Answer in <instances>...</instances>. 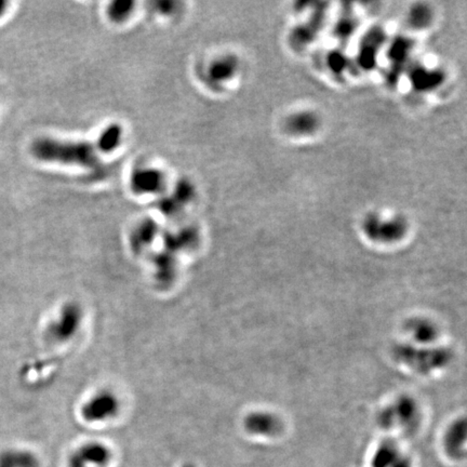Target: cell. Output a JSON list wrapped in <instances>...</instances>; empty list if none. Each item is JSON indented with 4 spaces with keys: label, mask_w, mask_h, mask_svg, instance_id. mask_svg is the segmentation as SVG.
Returning <instances> with one entry per match:
<instances>
[{
    "label": "cell",
    "mask_w": 467,
    "mask_h": 467,
    "mask_svg": "<svg viewBox=\"0 0 467 467\" xmlns=\"http://www.w3.org/2000/svg\"><path fill=\"white\" fill-rule=\"evenodd\" d=\"M33 154L43 161L78 163L89 168H98V160L89 144H65L43 139L33 145Z\"/></svg>",
    "instance_id": "obj_1"
},
{
    "label": "cell",
    "mask_w": 467,
    "mask_h": 467,
    "mask_svg": "<svg viewBox=\"0 0 467 467\" xmlns=\"http://www.w3.org/2000/svg\"><path fill=\"white\" fill-rule=\"evenodd\" d=\"M395 355L400 361L405 362L420 374H429L443 368L449 361V355L443 349H416V347H397Z\"/></svg>",
    "instance_id": "obj_2"
},
{
    "label": "cell",
    "mask_w": 467,
    "mask_h": 467,
    "mask_svg": "<svg viewBox=\"0 0 467 467\" xmlns=\"http://www.w3.org/2000/svg\"><path fill=\"white\" fill-rule=\"evenodd\" d=\"M119 404L116 396L111 391H101L90 398L83 405V416L89 422L110 420L118 411Z\"/></svg>",
    "instance_id": "obj_3"
},
{
    "label": "cell",
    "mask_w": 467,
    "mask_h": 467,
    "mask_svg": "<svg viewBox=\"0 0 467 467\" xmlns=\"http://www.w3.org/2000/svg\"><path fill=\"white\" fill-rule=\"evenodd\" d=\"M56 320L49 328L52 339L58 342L68 340L81 326V311L75 305H70L63 309Z\"/></svg>",
    "instance_id": "obj_4"
},
{
    "label": "cell",
    "mask_w": 467,
    "mask_h": 467,
    "mask_svg": "<svg viewBox=\"0 0 467 467\" xmlns=\"http://www.w3.org/2000/svg\"><path fill=\"white\" fill-rule=\"evenodd\" d=\"M366 235L370 238L379 242H395L400 240L405 232V225L398 220H391V221H384V220L372 219L366 222Z\"/></svg>",
    "instance_id": "obj_5"
},
{
    "label": "cell",
    "mask_w": 467,
    "mask_h": 467,
    "mask_svg": "<svg viewBox=\"0 0 467 467\" xmlns=\"http://www.w3.org/2000/svg\"><path fill=\"white\" fill-rule=\"evenodd\" d=\"M418 416V408L414 400H398L395 405L391 406L384 414V423L389 426L407 427L408 425H414Z\"/></svg>",
    "instance_id": "obj_6"
},
{
    "label": "cell",
    "mask_w": 467,
    "mask_h": 467,
    "mask_svg": "<svg viewBox=\"0 0 467 467\" xmlns=\"http://www.w3.org/2000/svg\"><path fill=\"white\" fill-rule=\"evenodd\" d=\"M246 428L250 433L260 436H275L282 428V423L277 416L267 412H255L246 419Z\"/></svg>",
    "instance_id": "obj_7"
},
{
    "label": "cell",
    "mask_w": 467,
    "mask_h": 467,
    "mask_svg": "<svg viewBox=\"0 0 467 467\" xmlns=\"http://www.w3.org/2000/svg\"><path fill=\"white\" fill-rule=\"evenodd\" d=\"M408 334L422 347H429L437 340L438 328L431 320L426 318H414L406 324Z\"/></svg>",
    "instance_id": "obj_8"
},
{
    "label": "cell",
    "mask_w": 467,
    "mask_h": 467,
    "mask_svg": "<svg viewBox=\"0 0 467 467\" xmlns=\"http://www.w3.org/2000/svg\"><path fill=\"white\" fill-rule=\"evenodd\" d=\"M372 465L374 467H410L407 458L391 443L379 448Z\"/></svg>",
    "instance_id": "obj_9"
},
{
    "label": "cell",
    "mask_w": 467,
    "mask_h": 467,
    "mask_svg": "<svg viewBox=\"0 0 467 467\" xmlns=\"http://www.w3.org/2000/svg\"><path fill=\"white\" fill-rule=\"evenodd\" d=\"M446 443H447V449L453 452L452 456H458V451H464L463 450L464 449L463 447L465 446L464 422L462 424H456L450 428L447 438H446Z\"/></svg>",
    "instance_id": "obj_10"
},
{
    "label": "cell",
    "mask_w": 467,
    "mask_h": 467,
    "mask_svg": "<svg viewBox=\"0 0 467 467\" xmlns=\"http://www.w3.org/2000/svg\"><path fill=\"white\" fill-rule=\"evenodd\" d=\"M316 125H317V120L311 115L307 114L293 117L289 123L290 129L299 135H305V133L313 131Z\"/></svg>",
    "instance_id": "obj_11"
},
{
    "label": "cell",
    "mask_w": 467,
    "mask_h": 467,
    "mask_svg": "<svg viewBox=\"0 0 467 467\" xmlns=\"http://www.w3.org/2000/svg\"><path fill=\"white\" fill-rule=\"evenodd\" d=\"M135 185L139 190H143L144 192H153L157 190L160 185V177L157 173H140L135 180Z\"/></svg>",
    "instance_id": "obj_12"
},
{
    "label": "cell",
    "mask_w": 467,
    "mask_h": 467,
    "mask_svg": "<svg viewBox=\"0 0 467 467\" xmlns=\"http://www.w3.org/2000/svg\"><path fill=\"white\" fill-rule=\"evenodd\" d=\"M120 133L121 132L119 128H110V129L106 130V133L102 135L98 146H100L102 150H106V152L108 150H112L117 145V143H118L119 139H120Z\"/></svg>",
    "instance_id": "obj_13"
},
{
    "label": "cell",
    "mask_w": 467,
    "mask_h": 467,
    "mask_svg": "<svg viewBox=\"0 0 467 467\" xmlns=\"http://www.w3.org/2000/svg\"><path fill=\"white\" fill-rule=\"evenodd\" d=\"M8 4L6 1H0V18L4 16L6 12Z\"/></svg>",
    "instance_id": "obj_14"
}]
</instances>
